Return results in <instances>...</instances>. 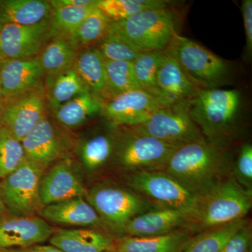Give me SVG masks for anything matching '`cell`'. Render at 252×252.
<instances>
[{"instance_id":"obj_6","label":"cell","mask_w":252,"mask_h":252,"mask_svg":"<svg viewBox=\"0 0 252 252\" xmlns=\"http://www.w3.org/2000/svg\"><path fill=\"white\" fill-rule=\"evenodd\" d=\"M117 133L112 160L129 174L162 171L172 153L179 147L140 133L128 127Z\"/></svg>"},{"instance_id":"obj_36","label":"cell","mask_w":252,"mask_h":252,"mask_svg":"<svg viewBox=\"0 0 252 252\" xmlns=\"http://www.w3.org/2000/svg\"><path fill=\"white\" fill-rule=\"evenodd\" d=\"M97 49L104 61L133 62L142 53L120 36L109 31L99 43Z\"/></svg>"},{"instance_id":"obj_43","label":"cell","mask_w":252,"mask_h":252,"mask_svg":"<svg viewBox=\"0 0 252 252\" xmlns=\"http://www.w3.org/2000/svg\"><path fill=\"white\" fill-rule=\"evenodd\" d=\"M3 107H4V102L3 99H0V127L2 126L1 124V117H2Z\"/></svg>"},{"instance_id":"obj_37","label":"cell","mask_w":252,"mask_h":252,"mask_svg":"<svg viewBox=\"0 0 252 252\" xmlns=\"http://www.w3.org/2000/svg\"><path fill=\"white\" fill-rule=\"evenodd\" d=\"M231 175L239 185L252 193V145L250 142L239 149L236 160L232 165Z\"/></svg>"},{"instance_id":"obj_25","label":"cell","mask_w":252,"mask_h":252,"mask_svg":"<svg viewBox=\"0 0 252 252\" xmlns=\"http://www.w3.org/2000/svg\"><path fill=\"white\" fill-rule=\"evenodd\" d=\"M102 101L87 91L60 106L54 111L59 122L68 128H75L101 114Z\"/></svg>"},{"instance_id":"obj_20","label":"cell","mask_w":252,"mask_h":252,"mask_svg":"<svg viewBox=\"0 0 252 252\" xmlns=\"http://www.w3.org/2000/svg\"><path fill=\"white\" fill-rule=\"evenodd\" d=\"M41 216L59 224L99 226L102 222L97 212L84 197H77L43 207Z\"/></svg>"},{"instance_id":"obj_12","label":"cell","mask_w":252,"mask_h":252,"mask_svg":"<svg viewBox=\"0 0 252 252\" xmlns=\"http://www.w3.org/2000/svg\"><path fill=\"white\" fill-rule=\"evenodd\" d=\"M158 96L138 89L123 93L102 101V115L116 126L132 127L145 121L154 112L167 107Z\"/></svg>"},{"instance_id":"obj_28","label":"cell","mask_w":252,"mask_h":252,"mask_svg":"<svg viewBox=\"0 0 252 252\" xmlns=\"http://www.w3.org/2000/svg\"><path fill=\"white\" fill-rule=\"evenodd\" d=\"M117 133H102L91 136L81 144L79 155L86 170L96 171L112 160Z\"/></svg>"},{"instance_id":"obj_1","label":"cell","mask_w":252,"mask_h":252,"mask_svg":"<svg viewBox=\"0 0 252 252\" xmlns=\"http://www.w3.org/2000/svg\"><path fill=\"white\" fill-rule=\"evenodd\" d=\"M232 165L226 149L203 137L176 149L162 171L198 196L231 175Z\"/></svg>"},{"instance_id":"obj_13","label":"cell","mask_w":252,"mask_h":252,"mask_svg":"<svg viewBox=\"0 0 252 252\" xmlns=\"http://www.w3.org/2000/svg\"><path fill=\"white\" fill-rule=\"evenodd\" d=\"M50 18L32 26H0V56L4 60L35 57L50 36Z\"/></svg>"},{"instance_id":"obj_26","label":"cell","mask_w":252,"mask_h":252,"mask_svg":"<svg viewBox=\"0 0 252 252\" xmlns=\"http://www.w3.org/2000/svg\"><path fill=\"white\" fill-rule=\"evenodd\" d=\"M46 77V99L54 111L89 91L73 67Z\"/></svg>"},{"instance_id":"obj_22","label":"cell","mask_w":252,"mask_h":252,"mask_svg":"<svg viewBox=\"0 0 252 252\" xmlns=\"http://www.w3.org/2000/svg\"><path fill=\"white\" fill-rule=\"evenodd\" d=\"M185 228L152 237L122 236L115 242L117 252H180L193 236Z\"/></svg>"},{"instance_id":"obj_29","label":"cell","mask_w":252,"mask_h":252,"mask_svg":"<svg viewBox=\"0 0 252 252\" xmlns=\"http://www.w3.org/2000/svg\"><path fill=\"white\" fill-rule=\"evenodd\" d=\"M250 220L246 218L193 235L180 252H220L233 235Z\"/></svg>"},{"instance_id":"obj_47","label":"cell","mask_w":252,"mask_h":252,"mask_svg":"<svg viewBox=\"0 0 252 252\" xmlns=\"http://www.w3.org/2000/svg\"><path fill=\"white\" fill-rule=\"evenodd\" d=\"M106 252H116L115 250H110V251H107Z\"/></svg>"},{"instance_id":"obj_19","label":"cell","mask_w":252,"mask_h":252,"mask_svg":"<svg viewBox=\"0 0 252 252\" xmlns=\"http://www.w3.org/2000/svg\"><path fill=\"white\" fill-rule=\"evenodd\" d=\"M187 212L171 208H156L132 219L123 230L122 236L152 237L183 228Z\"/></svg>"},{"instance_id":"obj_42","label":"cell","mask_w":252,"mask_h":252,"mask_svg":"<svg viewBox=\"0 0 252 252\" xmlns=\"http://www.w3.org/2000/svg\"><path fill=\"white\" fill-rule=\"evenodd\" d=\"M32 248L23 249L20 250H0V252H31Z\"/></svg>"},{"instance_id":"obj_33","label":"cell","mask_w":252,"mask_h":252,"mask_svg":"<svg viewBox=\"0 0 252 252\" xmlns=\"http://www.w3.org/2000/svg\"><path fill=\"white\" fill-rule=\"evenodd\" d=\"M104 67L108 99L123 93L141 89L136 79L132 62L104 61Z\"/></svg>"},{"instance_id":"obj_8","label":"cell","mask_w":252,"mask_h":252,"mask_svg":"<svg viewBox=\"0 0 252 252\" xmlns=\"http://www.w3.org/2000/svg\"><path fill=\"white\" fill-rule=\"evenodd\" d=\"M44 171L26 158L17 169L2 179L1 198L5 207L16 217L32 216L43 208L39 189Z\"/></svg>"},{"instance_id":"obj_4","label":"cell","mask_w":252,"mask_h":252,"mask_svg":"<svg viewBox=\"0 0 252 252\" xmlns=\"http://www.w3.org/2000/svg\"><path fill=\"white\" fill-rule=\"evenodd\" d=\"M177 18L167 7L141 12L118 22L109 32L122 37L141 52L165 51L177 35Z\"/></svg>"},{"instance_id":"obj_40","label":"cell","mask_w":252,"mask_h":252,"mask_svg":"<svg viewBox=\"0 0 252 252\" xmlns=\"http://www.w3.org/2000/svg\"><path fill=\"white\" fill-rule=\"evenodd\" d=\"M54 1L61 6L74 8L94 7L98 3V0H54Z\"/></svg>"},{"instance_id":"obj_3","label":"cell","mask_w":252,"mask_h":252,"mask_svg":"<svg viewBox=\"0 0 252 252\" xmlns=\"http://www.w3.org/2000/svg\"><path fill=\"white\" fill-rule=\"evenodd\" d=\"M252 205V193L230 175L195 197L187 212L184 228L193 235L245 219Z\"/></svg>"},{"instance_id":"obj_14","label":"cell","mask_w":252,"mask_h":252,"mask_svg":"<svg viewBox=\"0 0 252 252\" xmlns=\"http://www.w3.org/2000/svg\"><path fill=\"white\" fill-rule=\"evenodd\" d=\"M40 198L43 207L77 197H86L88 192L69 159L55 163L42 177Z\"/></svg>"},{"instance_id":"obj_11","label":"cell","mask_w":252,"mask_h":252,"mask_svg":"<svg viewBox=\"0 0 252 252\" xmlns=\"http://www.w3.org/2000/svg\"><path fill=\"white\" fill-rule=\"evenodd\" d=\"M4 102L1 124L17 138H23L46 117V94L42 85L9 98Z\"/></svg>"},{"instance_id":"obj_30","label":"cell","mask_w":252,"mask_h":252,"mask_svg":"<svg viewBox=\"0 0 252 252\" xmlns=\"http://www.w3.org/2000/svg\"><path fill=\"white\" fill-rule=\"evenodd\" d=\"M52 11L50 17V36H70L75 32L81 23L97 6L74 8L61 6L49 1Z\"/></svg>"},{"instance_id":"obj_23","label":"cell","mask_w":252,"mask_h":252,"mask_svg":"<svg viewBox=\"0 0 252 252\" xmlns=\"http://www.w3.org/2000/svg\"><path fill=\"white\" fill-rule=\"evenodd\" d=\"M72 67L93 94L102 101L108 99L104 60L97 48L77 53Z\"/></svg>"},{"instance_id":"obj_38","label":"cell","mask_w":252,"mask_h":252,"mask_svg":"<svg viewBox=\"0 0 252 252\" xmlns=\"http://www.w3.org/2000/svg\"><path fill=\"white\" fill-rule=\"evenodd\" d=\"M252 225L248 222L225 244L220 252H252Z\"/></svg>"},{"instance_id":"obj_31","label":"cell","mask_w":252,"mask_h":252,"mask_svg":"<svg viewBox=\"0 0 252 252\" xmlns=\"http://www.w3.org/2000/svg\"><path fill=\"white\" fill-rule=\"evenodd\" d=\"M162 0H98L97 7L112 22L132 17L147 10L167 7Z\"/></svg>"},{"instance_id":"obj_10","label":"cell","mask_w":252,"mask_h":252,"mask_svg":"<svg viewBox=\"0 0 252 252\" xmlns=\"http://www.w3.org/2000/svg\"><path fill=\"white\" fill-rule=\"evenodd\" d=\"M127 185L153 206L159 208L176 209L187 212L195 200V195L164 171L129 174Z\"/></svg>"},{"instance_id":"obj_35","label":"cell","mask_w":252,"mask_h":252,"mask_svg":"<svg viewBox=\"0 0 252 252\" xmlns=\"http://www.w3.org/2000/svg\"><path fill=\"white\" fill-rule=\"evenodd\" d=\"M165 51L141 53L132 62L136 79L141 89L157 96L156 79Z\"/></svg>"},{"instance_id":"obj_45","label":"cell","mask_w":252,"mask_h":252,"mask_svg":"<svg viewBox=\"0 0 252 252\" xmlns=\"http://www.w3.org/2000/svg\"><path fill=\"white\" fill-rule=\"evenodd\" d=\"M2 99V93H1V83H0V99Z\"/></svg>"},{"instance_id":"obj_2","label":"cell","mask_w":252,"mask_h":252,"mask_svg":"<svg viewBox=\"0 0 252 252\" xmlns=\"http://www.w3.org/2000/svg\"><path fill=\"white\" fill-rule=\"evenodd\" d=\"M189 114L205 140L227 149L238 138L243 97L237 89H203L187 102Z\"/></svg>"},{"instance_id":"obj_16","label":"cell","mask_w":252,"mask_h":252,"mask_svg":"<svg viewBox=\"0 0 252 252\" xmlns=\"http://www.w3.org/2000/svg\"><path fill=\"white\" fill-rule=\"evenodd\" d=\"M156 86L158 97L168 105L186 103L200 91L167 50L158 69Z\"/></svg>"},{"instance_id":"obj_34","label":"cell","mask_w":252,"mask_h":252,"mask_svg":"<svg viewBox=\"0 0 252 252\" xmlns=\"http://www.w3.org/2000/svg\"><path fill=\"white\" fill-rule=\"evenodd\" d=\"M26 158L22 142L4 126L0 127V179L17 169Z\"/></svg>"},{"instance_id":"obj_7","label":"cell","mask_w":252,"mask_h":252,"mask_svg":"<svg viewBox=\"0 0 252 252\" xmlns=\"http://www.w3.org/2000/svg\"><path fill=\"white\" fill-rule=\"evenodd\" d=\"M86 197L102 223L121 235L130 220L156 208L132 189L115 185L96 186Z\"/></svg>"},{"instance_id":"obj_39","label":"cell","mask_w":252,"mask_h":252,"mask_svg":"<svg viewBox=\"0 0 252 252\" xmlns=\"http://www.w3.org/2000/svg\"><path fill=\"white\" fill-rule=\"evenodd\" d=\"M244 26H245V53L248 59H251L252 54V1L244 0L241 6Z\"/></svg>"},{"instance_id":"obj_44","label":"cell","mask_w":252,"mask_h":252,"mask_svg":"<svg viewBox=\"0 0 252 252\" xmlns=\"http://www.w3.org/2000/svg\"><path fill=\"white\" fill-rule=\"evenodd\" d=\"M5 209V205L4 201H3L2 198H1V193H0V217L2 215Z\"/></svg>"},{"instance_id":"obj_27","label":"cell","mask_w":252,"mask_h":252,"mask_svg":"<svg viewBox=\"0 0 252 252\" xmlns=\"http://www.w3.org/2000/svg\"><path fill=\"white\" fill-rule=\"evenodd\" d=\"M77 51V46L69 36L51 38L37 56L45 76L57 74L72 67Z\"/></svg>"},{"instance_id":"obj_9","label":"cell","mask_w":252,"mask_h":252,"mask_svg":"<svg viewBox=\"0 0 252 252\" xmlns=\"http://www.w3.org/2000/svg\"><path fill=\"white\" fill-rule=\"evenodd\" d=\"M128 127L177 147L203 137L189 114L187 102L158 109L139 125Z\"/></svg>"},{"instance_id":"obj_17","label":"cell","mask_w":252,"mask_h":252,"mask_svg":"<svg viewBox=\"0 0 252 252\" xmlns=\"http://www.w3.org/2000/svg\"><path fill=\"white\" fill-rule=\"evenodd\" d=\"M53 230L44 219L16 217L0 222V250L29 248L51 238Z\"/></svg>"},{"instance_id":"obj_15","label":"cell","mask_w":252,"mask_h":252,"mask_svg":"<svg viewBox=\"0 0 252 252\" xmlns=\"http://www.w3.org/2000/svg\"><path fill=\"white\" fill-rule=\"evenodd\" d=\"M21 142L28 160L44 170L64 153V146L59 131L46 117L36 124Z\"/></svg>"},{"instance_id":"obj_32","label":"cell","mask_w":252,"mask_h":252,"mask_svg":"<svg viewBox=\"0 0 252 252\" xmlns=\"http://www.w3.org/2000/svg\"><path fill=\"white\" fill-rule=\"evenodd\" d=\"M112 21L97 7L81 23L75 32L69 36L78 48L98 44L108 34Z\"/></svg>"},{"instance_id":"obj_5","label":"cell","mask_w":252,"mask_h":252,"mask_svg":"<svg viewBox=\"0 0 252 252\" xmlns=\"http://www.w3.org/2000/svg\"><path fill=\"white\" fill-rule=\"evenodd\" d=\"M166 50L200 90L217 89L230 81L228 63L196 41L177 34Z\"/></svg>"},{"instance_id":"obj_46","label":"cell","mask_w":252,"mask_h":252,"mask_svg":"<svg viewBox=\"0 0 252 252\" xmlns=\"http://www.w3.org/2000/svg\"><path fill=\"white\" fill-rule=\"evenodd\" d=\"M4 60L2 59V58L1 57V56H0V65H1V63H3V61H4Z\"/></svg>"},{"instance_id":"obj_18","label":"cell","mask_w":252,"mask_h":252,"mask_svg":"<svg viewBox=\"0 0 252 252\" xmlns=\"http://www.w3.org/2000/svg\"><path fill=\"white\" fill-rule=\"evenodd\" d=\"M45 74L37 56L4 60L0 65L2 99L9 98L42 85Z\"/></svg>"},{"instance_id":"obj_24","label":"cell","mask_w":252,"mask_h":252,"mask_svg":"<svg viewBox=\"0 0 252 252\" xmlns=\"http://www.w3.org/2000/svg\"><path fill=\"white\" fill-rule=\"evenodd\" d=\"M51 11L49 1L44 0L0 1V26H32L49 19Z\"/></svg>"},{"instance_id":"obj_41","label":"cell","mask_w":252,"mask_h":252,"mask_svg":"<svg viewBox=\"0 0 252 252\" xmlns=\"http://www.w3.org/2000/svg\"><path fill=\"white\" fill-rule=\"evenodd\" d=\"M31 252H64L60 249L52 246V245H48V246H36L32 247Z\"/></svg>"},{"instance_id":"obj_21","label":"cell","mask_w":252,"mask_h":252,"mask_svg":"<svg viewBox=\"0 0 252 252\" xmlns=\"http://www.w3.org/2000/svg\"><path fill=\"white\" fill-rule=\"evenodd\" d=\"M52 246L64 252H106L115 250V242L105 233L91 228L61 229L49 238Z\"/></svg>"}]
</instances>
